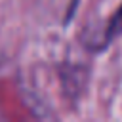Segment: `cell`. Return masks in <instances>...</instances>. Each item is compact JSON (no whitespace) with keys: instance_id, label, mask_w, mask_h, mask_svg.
I'll list each match as a JSON object with an SVG mask.
<instances>
[{"instance_id":"6da1fadb","label":"cell","mask_w":122,"mask_h":122,"mask_svg":"<svg viewBox=\"0 0 122 122\" xmlns=\"http://www.w3.org/2000/svg\"><path fill=\"white\" fill-rule=\"evenodd\" d=\"M118 36H122V6H118V10L111 15L109 23L105 25L101 40H99V48H105L107 44H111Z\"/></svg>"}]
</instances>
